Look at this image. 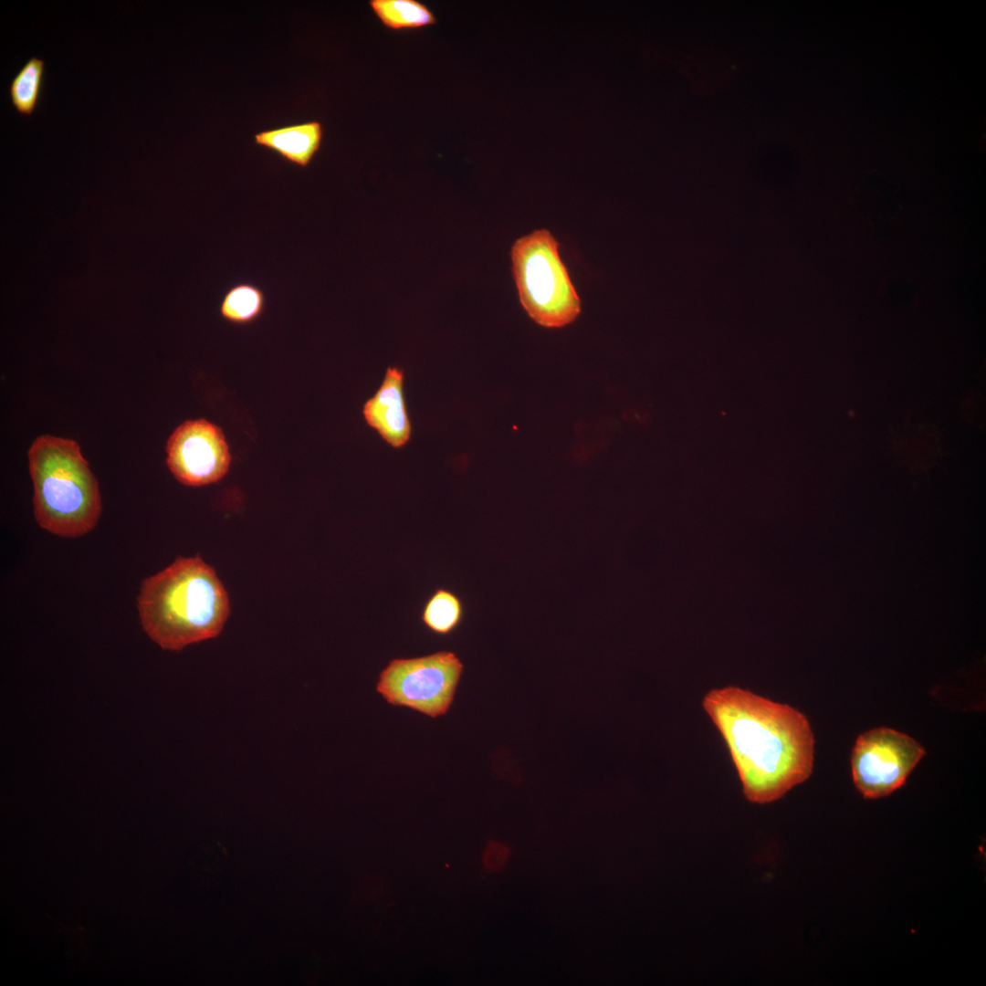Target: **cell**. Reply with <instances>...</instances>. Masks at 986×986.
Listing matches in <instances>:
<instances>
[{
  "mask_svg": "<svg viewBox=\"0 0 986 986\" xmlns=\"http://www.w3.org/2000/svg\"><path fill=\"white\" fill-rule=\"evenodd\" d=\"M702 706L722 736L753 803L779 800L812 774L814 737L807 718L748 689H712Z\"/></svg>",
  "mask_w": 986,
  "mask_h": 986,
  "instance_id": "cell-1",
  "label": "cell"
},
{
  "mask_svg": "<svg viewBox=\"0 0 986 986\" xmlns=\"http://www.w3.org/2000/svg\"><path fill=\"white\" fill-rule=\"evenodd\" d=\"M137 607L143 631L170 651L216 637L230 614L225 586L200 556L178 557L145 578Z\"/></svg>",
  "mask_w": 986,
  "mask_h": 986,
  "instance_id": "cell-2",
  "label": "cell"
},
{
  "mask_svg": "<svg viewBox=\"0 0 986 986\" xmlns=\"http://www.w3.org/2000/svg\"><path fill=\"white\" fill-rule=\"evenodd\" d=\"M27 456L39 527L64 538L91 531L101 514V498L79 443L42 435L33 441Z\"/></svg>",
  "mask_w": 986,
  "mask_h": 986,
  "instance_id": "cell-3",
  "label": "cell"
},
{
  "mask_svg": "<svg viewBox=\"0 0 986 986\" xmlns=\"http://www.w3.org/2000/svg\"><path fill=\"white\" fill-rule=\"evenodd\" d=\"M559 244L545 229L524 236L511 247L519 300L529 316L547 328L572 322L581 300L560 257Z\"/></svg>",
  "mask_w": 986,
  "mask_h": 986,
  "instance_id": "cell-4",
  "label": "cell"
},
{
  "mask_svg": "<svg viewBox=\"0 0 986 986\" xmlns=\"http://www.w3.org/2000/svg\"><path fill=\"white\" fill-rule=\"evenodd\" d=\"M463 668L451 651L393 658L379 674L376 690L391 705L435 719L449 710Z\"/></svg>",
  "mask_w": 986,
  "mask_h": 986,
  "instance_id": "cell-5",
  "label": "cell"
},
{
  "mask_svg": "<svg viewBox=\"0 0 986 986\" xmlns=\"http://www.w3.org/2000/svg\"><path fill=\"white\" fill-rule=\"evenodd\" d=\"M925 753L918 741L897 730L881 727L864 732L852 750L854 783L865 798L886 796L905 783Z\"/></svg>",
  "mask_w": 986,
  "mask_h": 986,
  "instance_id": "cell-6",
  "label": "cell"
},
{
  "mask_svg": "<svg viewBox=\"0 0 986 986\" xmlns=\"http://www.w3.org/2000/svg\"><path fill=\"white\" fill-rule=\"evenodd\" d=\"M166 453L169 470L177 481L188 487L220 481L231 464L222 429L204 418L178 425L167 440Z\"/></svg>",
  "mask_w": 986,
  "mask_h": 986,
  "instance_id": "cell-7",
  "label": "cell"
},
{
  "mask_svg": "<svg viewBox=\"0 0 986 986\" xmlns=\"http://www.w3.org/2000/svg\"><path fill=\"white\" fill-rule=\"evenodd\" d=\"M404 380L402 369L388 367L380 387L362 408L366 424L394 448L406 446L412 434Z\"/></svg>",
  "mask_w": 986,
  "mask_h": 986,
  "instance_id": "cell-8",
  "label": "cell"
},
{
  "mask_svg": "<svg viewBox=\"0 0 986 986\" xmlns=\"http://www.w3.org/2000/svg\"><path fill=\"white\" fill-rule=\"evenodd\" d=\"M322 137V124L309 121L259 131L254 135V142L286 162L305 168L319 152Z\"/></svg>",
  "mask_w": 986,
  "mask_h": 986,
  "instance_id": "cell-9",
  "label": "cell"
},
{
  "mask_svg": "<svg viewBox=\"0 0 986 986\" xmlns=\"http://www.w3.org/2000/svg\"><path fill=\"white\" fill-rule=\"evenodd\" d=\"M266 296L256 284L239 282L233 285L225 293L219 311L221 317L235 325H247L264 312Z\"/></svg>",
  "mask_w": 986,
  "mask_h": 986,
  "instance_id": "cell-10",
  "label": "cell"
},
{
  "mask_svg": "<svg viewBox=\"0 0 986 986\" xmlns=\"http://www.w3.org/2000/svg\"><path fill=\"white\" fill-rule=\"evenodd\" d=\"M463 616L461 599L446 588H438L425 602L420 619L430 632L444 636L460 625Z\"/></svg>",
  "mask_w": 986,
  "mask_h": 986,
  "instance_id": "cell-11",
  "label": "cell"
},
{
  "mask_svg": "<svg viewBox=\"0 0 986 986\" xmlns=\"http://www.w3.org/2000/svg\"><path fill=\"white\" fill-rule=\"evenodd\" d=\"M369 4L380 21L393 30L415 29L436 23L433 12L416 0H371Z\"/></svg>",
  "mask_w": 986,
  "mask_h": 986,
  "instance_id": "cell-12",
  "label": "cell"
},
{
  "mask_svg": "<svg viewBox=\"0 0 986 986\" xmlns=\"http://www.w3.org/2000/svg\"><path fill=\"white\" fill-rule=\"evenodd\" d=\"M44 68L43 59L31 57L10 83V100L21 115H31L36 110L43 86Z\"/></svg>",
  "mask_w": 986,
  "mask_h": 986,
  "instance_id": "cell-13",
  "label": "cell"
},
{
  "mask_svg": "<svg viewBox=\"0 0 986 986\" xmlns=\"http://www.w3.org/2000/svg\"><path fill=\"white\" fill-rule=\"evenodd\" d=\"M509 857V847L500 842H489L483 852L482 862L490 871H498L507 864Z\"/></svg>",
  "mask_w": 986,
  "mask_h": 986,
  "instance_id": "cell-14",
  "label": "cell"
}]
</instances>
